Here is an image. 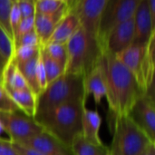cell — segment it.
Masks as SVG:
<instances>
[{
	"mask_svg": "<svg viewBox=\"0 0 155 155\" xmlns=\"http://www.w3.org/2000/svg\"><path fill=\"white\" fill-rule=\"evenodd\" d=\"M110 112L114 115H128L134 103L144 94L132 73L107 51L100 57Z\"/></svg>",
	"mask_w": 155,
	"mask_h": 155,
	"instance_id": "1",
	"label": "cell"
},
{
	"mask_svg": "<svg viewBox=\"0 0 155 155\" xmlns=\"http://www.w3.org/2000/svg\"><path fill=\"white\" fill-rule=\"evenodd\" d=\"M85 103L86 100L82 98L64 104L35 120L45 132L71 148L74 139L82 134Z\"/></svg>",
	"mask_w": 155,
	"mask_h": 155,
	"instance_id": "2",
	"label": "cell"
},
{
	"mask_svg": "<svg viewBox=\"0 0 155 155\" xmlns=\"http://www.w3.org/2000/svg\"><path fill=\"white\" fill-rule=\"evenodd\" d=\"M82 98H84V78L64 73L47 84L46 88L37 96L34 118L37 119L64 104Z\"/></svg>",
	"mask_w": 155,
	"mask_h": 155,
	"instance_id": "3",
	"label": "cell"
},
{
	"mask_svg": "<svg viewBox=\"0 0 155 155\" xmlns=\"http://www.w3.org/2000/svg\"><path fill=\"white\" fill-rule=\"evenodd\" d=\"M67 61L65 74L83 78L98 64L102 51L97 41L91 38L80 25L66 43Z\"/></svg>",
	"mask_w": 155,
	"mask_h": 155,
	"instance_id": "4",
	"label": "cell"
},
{
	"mask_svg": "<svg viewBox=\"0 0 155 155\" xmlns=\"http://www.w3.org/2000/svg\"><path fill=\"white\" fill-rule=\"evenodd\" d=\"M112 115L114 122L110 155H139L151 143H155L128 115Z\"/></svg>",
	"mask_w": 155,
	"mask_h": 155,
	"instance_id": "5",
	"label": "cell"
},
{
	"mask_svg": "<svg viewBox=\"0 0 155 155\" xmlns=\"http://www.w3.org/2000/svg\"><path fill=\"white\" fill-rule=\"evenodd\" d=\"M154 47L153 35L146 45H132L115 54L116 58L135 77L144 94L148 87L154 83Z\"/></svg>",
	"mask_w": 155,
	"mask_h": 155,
	"instance_id": "6",
	"label": "cell"
},
{
	"mask_svg": "<svg viewBox=\"0 0 155 155\" xmlns=\"http://www.w3.org/2000/svg\"><path fill=\"white\" fill-rule=\"evenodd\" d=\"M140 0H108L102 14L97 42L102 53L104 51L106 41L120 24L134 17Z\"/></svg>",
	"mask_w": 155,
	"mask_h": 155,
	"instance_id": "7",
	"label": "cell"
},
{
	"mask_svg": "<svg viewBox=\"0 0 155 155\" xmlns=\"http://www.w3.org/2000/svg\"><path fill=\"white\" fill-rule=\"evenodd\" d=\"M0 120L2 122L4 132L9 136L12 143H22L29 140L39 134L44 129L35 120L24 114L20 110L14 112H0Z\"/></svg>",
	"mask_w": 155,
	"mask_h": 155,
	"instance_id": "8",
	"label": "cell"
},
{
	"mask_svg": "<svg viewBox=\"0 0 155 155\" xmlns=\"http://www.w3.org/2000/svg\"><path fill=\"white\" fill-rule=\"evenodd\" d=\"M107 1L108 0L67 1L69 11L74 12L77 15L82 28L95 41H97L100 21Z\"/></svg>",
	"mask_w": 155,
	"mask_h": 155,
	"instance_id": "9",
	"label": "cell"
},
{
	"mask_svg": "<svg viewBox=\"0 0 155 155\" xmlns=\"http://www.w3.org/2000/svg\"><path fill=\"white\" fill-rule=\"evenodd\" d=\"M128 116L155 143V101L143 94L133 105Z\"/></svg>",
	"mask_w": 155,
	"mask_h": 155,
	"instance_id": "10",
	"label": "cell"
},
{
	"mask_svg": "<svg viewBox=\"0 0 155 155\" xmlns=\"http://www.w3.org/2000/svg\"><path fill=\"white\" fill-rule=\"evenodd\" d=\"M134 35L133 45H146L151 37L155 35V25L151 19L147 0H140L134 15Z\"/></svg>",
	"mask_w": 155,
	"mask_h": 155,
	"instance_id": "11",
	"label": "cell"
},
{
	"mask_svg": "<svg viewBox=\"0 0 155 155\" xmlns=\"http://www.w3.org/2000/svg\"><path fill=\"white\" fill-rule=\"evenodd\" d=\"M19 144L33 149L44 155H73L71 148L64 145L45 130L38 135L19 143Z\"/></svg>",
	"mask_w": 155,
	"mask_h": 155,
	"instance_id": "12",
	"label": "cell"
},
{
	"mask_svg": "<svg viewBox=\"0 0 155 155\" xmlns=\"http://www.w3.org/2000/svg\"><path fill=\"white\" fill-rule=\"evenodd\" d=\"M69 12L68 3L67 0H65L64 5L54 14L35 15V32L38 37L40 46H44L47 44L57 25Z\"/></svg>",
	"mask_w": 155,
	"mask_h": 155,
	"instance_id": "13",
	"label": "cell"
},
{
	"mask_svg": "<svg viewBox=\"0 0 155 155\" xmlns=\"http://www.w3.org/2000/svg\"><path fill=\"white\" fill-rule=\"evenodd\" d=\"M134 35V17L120 24L110 34L104 47V51L117 54L133 45Z\"/></svg>",
	"mask_w": 155,
	"mask_h": 155,
	"instance_id": "14",
	"label": "cell"
},
{
	"mask_svg": "<svg viewBox=\"0 0 155 155\" xmlns=\"http://www.w3.org/2000/svg\"><path fill=\"white\" fill-rule=\"evenodd\" d=\"M84 94L86 100L93 95L96 105L100 104L102 99L106 96V84L100 60L95 67L84 77Z\"/></svg>",
	"mask_w": 155,
	"mask_h": 155,
	"instance_id": "15",
	"label": "cell"
},
{
	"mask_svg": "<svg viewBox=\"0 0 155 155\" xmlns=\"http://www.w3.org/2000/svg\"><path fill=\"white\" fill-rule=\"evenodd\" d=\"M101 124L102 119L99 113L88 110L85 107L82 119V135L87 142L96 145L103 144L99 136Z\"/></svg>",
	"mask_w": 155,
	"mask_h": 155,
	"instance_id": "16",
	"label": "cell"
},
{
	"mask_svg": "<svg viewBox=\"0 0 155 155\" xmlns=\"http://www.w3.org/2000/svg\"><path fill=\"white\" fill-rule=\"evenodd\" d=\"M80 26L79 19L74 12H69L57 25L47 43L66 44Z\"/></svg>",
	"mask_w": 155,
	"mask_h": 155,
	"instance_id": "17",
	"label": "cell"
},
{
	"mask_svg": "<svg viewBox=\"0 0 155 155\" xmlns=\"http://www.w3.org/2000/svg\"><path fill=\"white\" fill-rule=\"evenodd\" d=\"M7 96L20 111L30 117H35L36 110V96L30 90H13L4 87Z\"/></svg>",
	"mask_w": 155,
	"mask_h": 155,
	"instance_id": "18",
	"label": "cell"
},
{
	"mask_svg": "<svg viewBox=\"0 0 155 155\" xmlns=\"http://www.w3.org/2000/svg\"><path fill=\"white\" fill-rule=\"evenodd\" d=\"M1 85L4 87H7L13 90H30L13 58L8 61L6 66L1 74Z\"/></svg>",
	"mask_w": 155,
	"mask_h": 155,
	"instance_id": "19",
	"label": "cell"
},
{
	"mask_svg": "<svg viewBox=\"0 0 155 155\" xmlns=\"http://www.w3.org/2000/svg\"><path fill=\"white\" fill-rule=\"evenodd\" d=\"M38 56H39V53L33 58L26 61H15L13 59L19 72L25 78L30 91L36 96V98L40 94V89L36 79V64H37Z\"/></svg>",
	"mask_w": 155,
	"mask_h": 155,
	"instance_id": "20",
	"label": "cell"
},
{
	"mask_svg": "<svg viewBox=\"0 0 155 155\" xmlns=\"http://www.w3.org/2000/svg\"><path fill=\"white\" fill-rule=\"evenodd\" d=\"M73 155H110L109 147L104 143L96 145L87 142L82 134H78L71 144Z\"/></svg>",
	"mask_w": 155,
	"mask_h": 155,
	"instance_id": "21",
	"label": "cell"
},
{
	"mask_svg": "<svg viewBox=\"0 0 155 155\" xmlns=\"http://www.w3.org/2000/svg\"><path fill=\"white\" fill-rule=\"evenodd\" d=\"M40 54L45 70L47 84H49L56 78L61 76L63 74H64V67L56 61H54L53 58H51L43 46H40Z\"/></svg>",
	"mask_w": 155,
	"mask_h": 155,
	"instance_id": "22",
	"label": "cell"
},
{
	"mask_svg": "<svg viewBox=\"0 0 155 155\" xmlns=\"http://www.w3.org/2000/svg\"><path fill=\"white\" fill-rule=\"evenodd\" d=\"M45 52L49 54L51 58L59 63L64 67L67 61V50L66 44H55V43H47L43 46Z\"/></svg>",
	"mask_w": 155,
	"mask_h": 155,
	"instance_id": "23",
	"label": "cell"
},
{
	"mask_svg": "<svg viewBox=\"0 0 155 155\" xmlns=\"http://www.w3.org/2000/svg\"><path fill=\"white\" fill-rule=\"evenodd\" d=\"M13 0H0V26L14 43V35L10 25V13Z\"/></svg>",
	"mask_w": 155,
	"mask_h": 155,
	"instance_id": "24",
	"label": "cell"
},
{
	"mask_svg": "<svg viewBox=\"0 0 155 155\" xmlns=\"http://www.w3.org/2000/svg\"><path fill=\"white\" fill-rule=\"evenodd\" d=\"M65 3V0H35V14L52 15L58 11Z\"/></svg>",
	"mask_w": 155,
	"mask_h": 155,
	"instance_id": "25",
	"label": "cell"
},
{
	"mask_svg": "<svg viewBox=\"0 0 155 155\" xmlns=\"http://www.w3.org/2000/svg\"><path fill=\"white\" fill-rule=\"evenodd\" d=\"M15 52V45L13 41L8 37L5 32L0 26V54L3 57L9 61L13 58Z\"/></svg>",
	"mask_w": 155,
	"mask_h": 155,
	"instance_id": "26",
	"label": "cell"
},
{
	"mask_svg": "<svg viewBox=\"0 0 155 155\" xmlns=\"http://www.w3.org/2000/svg\"><path fill=\"white\" fill-rule=\"evenodd\" d=\"M40 50L39 47H34V46H27V45H20L15 47L14 56L13 59L15 61H26L36 54H38Z\"/></svg>",
	"mask_w": 155,
	"mask_h": 155,
	"instance_id": "27",
	"label": "cell"
},
{
	"mask_svg": "<svg viewBox=\"0 0 155 155\" xmlns=\"http://www.w3.org/2000/svg\"><path fill=\"white\" fill-rule=\"evenodd\" d=\"M34 30H35V15L31 16V17H27V18H22L20 21V24L18 25L16 34H15L14 45H15V42L20 36H22L27 33H30Z\"/></svg>",
	"mask_w": 155,
	"mask_h": 155,
	"instance_id": "28",
	"label": "cell"
},
{
	"mask_svg": "<svg viewBox=\"0 0 155 155\" xmlns=\"http://www.w3.org/2000/svg\"><path fill=\"white\" fill-rule=\"evenodd\" d=\"M20 45H27V46H34V47H39L40 46L38 37H37L35 30L20 36L15 42V47L20 46Z\"/></svg>",
	"mask_w": 155,
	"mask_h": 155,
	"instance_id": "29",
	"label": "cell"
},
{
	"mask_svg": "<svg viewBox=\"0 0 155 155\" xmlns=\"http://www.w3.org/2000/svg\"><path fill=\"white\" fill-rule=\"evenodd\" d=\"M35 0H17V5L22 18H27L35 15Z\"/></svg>",
	"mask_w": 155,
	"mask_h": 155,
	"instance_id": "30",
	"label": "cell"
},
{
	"mask_svg": "<svg viewBox=\"0 0 155 155\" xmlns=\"http://www.w3.org/2000/svg\"><path fill=\"white\" fill-rule=\"evenodd\" d=\"M21 19H22V16H21L19 7L17 5V0H13V5H12L11 13H10V25H11V29L13 32V35H14V41H15V34H16Z\"/></svg>",
	"mask_w": 155,
	"mask_h": 155,
	"instance_id": "31",
	"label": "cell"
},
{
	"mask_svg": "<svg viewBox=\"0 0 155 155\" xmlns=\"http://www.w3.org/2000/svg\"><path fill=\"white\" fill-rule=\"evenodd\" d=\"M36 79H37V84L40 89V94L46 88L47 86V81H46V74H45V70L44 67L43 60L39 52V56L36 64Z\"/></svg>",
	"mask_w": 155,
	"mask_h": 155,
	"instance_id": "32",
	"label": "cell"
},
{
	"mask_svg": "<svg viewBox=\"0 0 155 155\" xmlns=\"http://www.w3.org/2000/svg\"><path fill=\"white\" fill-rule=\"evenodd\" d=\"M19 110L18 107L7 96L3 86L0 84V112H14Z\"/></svg>",
	"mask_w": 155,
	"mask_h": 155,
	"instance_id": "33",
	"label": "cell"
},
{
	"mask_svg": "<svg viewBox=\"0 0 155 155\" xmlns=\"http://www.w3.org/2000/svg\"><path fill=\"white\" fill-rule=\"evenodd\" d=\"M0 155H19L13 148L11 141L0 138Z\"/></svg>",
	"mask_w": 155,
	"mask_h": 155,
	"instance_id": "34",
	"label": "cell"
},
{
	"mask_svg": "<svg viewBox=\"0 0 155 155\" xmlns=\"http://www.w3.org/2000/svg\"><path fill=\"white\" fill-rule=\"evenodd\" d=\"M12 145H13V148L19 155H44L33 149H30L28 147H25V146L16 143H12Z\"/></svg>",
	"mask_w": 155,
	"mask_h": 155,
	"instance_id": "35",
	"label": "cell"
},
{
	"mask_svg": "<svg viewBox=\"0 0 155 155\" xmlns=\"http://www.w3.org/2000/svg\"><path fill=\"white\" fill-rule=\"evenodd\" d=\"M147 4L152 22L155 25V0H147Z\"/></svg>",
	"mask_w": 155,
	"mask_h": 155,
	"instance_id": "36",
	"label": "cell"
},
{
	"mask_svg": "<svg viewBox=\"0 0 155 155\" xmlns=\"http://www.w3.org/2000/svg\"><path fill=\"white\" fill-rule=\"evenodd\" d=\"M139 155H155V143H151Z\"/></svg>",
	"mask_w": 155,
	"mask_h": 155,
	"instance_id": "37",
	"label": "cell"
},
{
	"mask_svg": "<svg viewBox=\"0 0 155 155\" xmlns=\"http://www.w3.org/2000/svg\"><path fill=\"white\" fill-rule=\"evenodd\" d=\"M7 63H8V61L5 60V59L3 57V55L0 54V74H2V72L4 71V69H5V67L6 66Z\"/></svg>",
	"mask_w": 155,
	"mask_h": 155,
	"instance_id": "38",
	"label": "cell"
},
{
	"mask_svg": "<svg viewBox=\"0 0 155 155\" xmlns=\"http://www.w3.org/2000/svg\"><path fill=\"white\" fill-rule=\"evenodd\" d=\"M4 132V127H3V124H2V122L0 120V138H1V134Z\"/></svg>",
	"mask_w": 155,
	"mask_h": 155,
	"instance_id": "39",
	"label": "cell"
},
{
	"mask_svg": "<svg viewBox=\"0 0 155 155\" xmlns=\"http://www.w3.org/2000/svg\"><path fill=\"white\" fill-rule=\"evenodd\" d=\"M2 84V77H1V74H0V84Z\"/></svg>",
	"mask_w": 155,
	"mask_h": 155,
	"instance_id": "40",
	"label": "cell"
}]
</instances>
